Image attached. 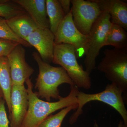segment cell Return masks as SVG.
<instances>
[{
    "label": "cell",
    "mask_w": 127,
    "mask_h": 127,
    "mask_svg": "<svg viewBox=\"0 0 127 127\" xmlns=\"http://www.w3.org/2000/svg\"><path fill=\"white\" fill-rule=\"evenodd\" d=\"M2 98V97H0V99H1V98Z\"/></svg>",
    "instance_id": "cell-27"
},
{
    "label": "cell",
    "mask_w": 127,
    "mask_h": 127,
    "mask_svg": "<svg viewBox=\"0 0 127 127\" xmlns=\"http://www.w3.org/2000/svg\"><path fill=\"white\" fill-rule=\"evenodd\" d=\"M112 23L109 14L102 11L94 23L89 34L86 53L84 61L86 70L91 74L96 68V59L101 48L104 46L107 34Z\"/></svg>",
    "instance_id": "cell-6"
},
{
    "label": "cell",
    "mask_w": 127,
    "mask_h": 127,
    "mask_svg": "<svg viewBox=\"0 0 127 127\" xmlns=\"http://www.w3.org/2000/svg\"><path fill=\"white\" fill-rule=\"evenodd\" d=\"M6 21L14 34L25 41L29 35L38 28L27 13L16 16Z\"/></svg>",
    "instance_id": "cell-14"
},
{
    "label": "cell",
    "mask_w": 127,
    "mask_h": 127,
    "mask_svg": "<svg viewBox=\"0 0 127 127\" xmlns=\"http://www.w3.org/2000/svg\"><path fill=\"white\" fill-rule=\"evenodd\" d=\"M102 11L110 15L111 23L127 30V3L120 0H93Z\"/></svg>",
    "instance_id": "cell-13"
},
{
    "label": "cell",
    "mask_w": 127,
    "mask_h": 127,
    "mask_svg": "<svg viewBox=\"0 0 127 127\" xmlns=\"http://www.w3.org/2000/svg\"><path fill=\"white\" fill-rule=\"evenodd\" d=\"M25 52L23 46L19 44L7 57L12 85H24L34 72V69L26 62Z\"/></svg>",
    "instance_id": "cell-9"
},
{
    "label": "cell",
    "mask_w": 127,
    "mask_h": 127,
    "mask_svg": "<svg viewBox=\"0 0 127 127\" xmlns=\"http://www.w3.org/2000/svg\"><path fill=\"white\" fill-rule=\"evenodd\" d=\"M58 1L66 16L70 11L71 0H58Z\"/></svg>",
    "instance_id": "cell-23"
},
{
    "label": "cell",
    "mask_w": 127,
    "mask_h": 127,
    "mask_svg": "<svg viewBox=\"0 0 127 127\" xmlns=\"http://www.w3.org/2000/svg\"><path fill=\"white\" fill-rule=\"evenodd\" d=\"M28 97V109L21 127H38L44 119L54 112L67 107L77 105L78 88L71 86L70 93L55 102L44 101L33 91V85L30 78L26 81Z\"/></svg>",
    "instance_id": "cell-1"
},
{
    "label": "cell",
    "mask_w": 127,
    "mask_h": 127,
    "mask_svg": "<svg viewBox=\"0 0 127 127\" xmlns=\"http://www.w3.org/2000/svg\"><path fill=\"white\" fill-rule=\"evenodd\" d=\"M45 0L47 14L50 23V29L55 35L65 15L58 0Z\"/></svg>",
    "instance_id": "cell-16"
},
{
    "label": "cell",
    "mask_w": 127,
    "mask_h": 127,
    "mask_svg": "<svg viewBox=\"0 0 127 127\" xmlns=\"http://www.w3.org/2000/svg\"><path fill=\"white\" fill-rule=\"evenodd\" d=\"M52 62L61 66L78 88H91L90 74L78 62L76 50L73 46L67 44H55Z\"/></svg>",
    "instance_id": "cell-3"
},
{
    "label": "cell",
    "mask_w": 127,
    "mask_h": 127,
    "mask_svg": "<svg viewBox=\"0 0 127 127\" xmlns=\"http://www.w3.org/2000/svg\"><path fill=\"white\" fill-rule=\"evenodd\" d=\"M77 105L71 106L62 109L55 115H51L41 123L38 127H61L62 123L67 114L72 110L77 109Z\"/></svg>",
    "instance_id": "cell-18"
},
{
    "label": "cell",
    "mask_w": 127,
    "mask_h": 127,
    "mask_svg": "<svg viewBox=\"0 0 127 127\" xmlns=\"http://www.w3.org/2000/svg\"><path fill=\"white\" fill-rule=\"evenodd\" d=\"M7 1H0V17L6 20L26 13L19 5L8 3Z\"/></svg>",
    "instance_id": "cell-19"
},
{
    "label": "cell",
    "mask_w": 127,
    "mask_h": 127,
    "mask_svg": "<svg viewBox=\"0 0 127 127\" xmlns=\"http://www.w3.org/2000/svg\"><path fill=\"white\" fill-rule=\"evenodd\" d=\"M0 39H7L15 41L25 47H32L27 42L21 39L14 34L7 25L5 19L1 17H0Z\"/></svg>",
    "instance_id": "cell-20"
},
{
    "label": "cell",
    "mask_w": 127,
    "mask_h": 127,
    "mask_svg": "<svg viewBox=\"0 0 127 127\" xmlns=\"http://www.w3.org/2000/svg\"><path fill=\"white\" fill-rule=\"evenodd\" d=\"M111 45L114 48L127 47V33L126 30L118 25L112 24L107 34L104 46Z\"/></svg>",
    "instance_id": "cell-17"
},
{
    "label": "cell",
    "mask_w": 127,
    "mask_h": 127,
    "mask_svg": "<svg viewBox=\"0 0 127 127\" xmlns=\"http://www.w3.org/2000/svg\"><path fill=\"white\" fill-rule=\"evenodd\" d=\"M104 57L97 67L107 79L123 91H127V47L106 49Z\"/></svg>",
    "instance_id": "cell-5"
},
{
    "label": "cell",
    "mask_w": 127,
    "mask_h": 127,
    "mask_svg": "<svg viewBox=\"0 0 127 127\" xmlns=\"http://www.w3.org/2000/svg\"><path fill=\"white\" fill-rule=\"evenodd\" d=\"M11 102V127H21L28 107L27 92L25 85H12Z\"/></svg>",
    "instance_id": "cell-11"
},
{
    "label": "cell",
    "mask_w": 127,
    "mask_h": 127,
    "mask_svg": "<svg viewBox=\"0 0 127 127\" xmlns=\"http://www.w3.org/2000/svg\"><path fill=\"white\" fill-rule=\"evenodd\" d=\"M123 91L115 84H108L104 91L94 94H88L81 91L77 95L78 108L76 111L71 116L69 123L73 124L83 113L82 108L88 103L93 101L101 102L112 107L122 118L124 123L127 124V110L123 98Z\"/></svg>",
    "instance_id": "cell-4"
},
{
    "label": "cell",
    "mask_w": 127,
    "mask_h": 127,
    "mask_svg": "<svg viewBox=\"0 0 127 127\" xmlns=\"http://www.w3.org/2000/svg\"><path fill=\"white\" fill-rule=\"evenodd\" d=\"M33 58L38 65L39 74L36 79L35 88L38 97L50 102L51 98L59 100L62 98L58 87L63 84L75 86L66 72L62 67H56L43 61L38 53H32Z\"/></svg>",
    "instance_id": "cell-2"
},
{
    "label": "cell",
    "mask_w": 127,
    "mask_h": 127,
    "mask_svg": "<svg viewBox=\"0 0 127 127\" xmlns=\"http://www.w3.org/2000/svg\"><path fill=\"white\" fill-rule=\"evenodd\" d=\"M122 127H127V124H124L123 123V124Z\"/></svg>",
    "instance_id": "cell-26"
},
{
    "label": "cell",
    "mask_w": 127,
    "mask_h": 127,
    "mask_svg": "<svg viewBox=\"0 0 127 127\" xmlns=\"http://www.w3.org/2000/svg\"><path fill=\"white\" fill-rule=\"evenodd\" d=\"M12 83L10 65L7 57H0V88L7 104L10 117L11 112V95Z\"/></svg>",
    "instance_id": "cell-15"
},
{
    "label": "cell",
    "mask_w": 127,
    "mask_h": 127,
    "mask_svg": "<svg viewBox=\"0 0 127 127\" xmlns=\"http://www.w3.org/2000/svg\"><path fill=\"white\" fill-rule=\"evenodd\" d=\"M12 1L27 12L38 28L50 29L45 0H14Z\"/></svg>",
    "instance_id": "cell-12"
},
{
    "label": "cell",
    "mask_w": 127,
    "mask_h": 127,
    "mask_svg": "<svg viewBox=\"0 0 127 127\" xmlns=\"http://www.w3.org/2000/svg\"><path fill=\"white\" fill-rule=\"evenodd\" d=\"M71 2L73 23L82 34L88 35L94 23L102 11L93 0H71Z\"/></svg>",
    "instance_id": "cell-8"
},
{
    "label": "cell",
    "mask_w": 127,
    "mask_h": 127,
    "mask_svg": "<svg viewBox=\"0 0 127 127\" xmlns=\"http://www.w3.org/2000/svg\"><path fill=\"white\" fill-rule=\"evenodd\" d=\"M20 43L7 39H0V57H7Z\"/></svg>",
    "instance_id": "cell-21"
},
{
    "label": "cell",
    "mask_w": 127,
    "mask_h": 127,
    "mask_svg": "<svg viewBox=\"0 0 127 127\" xmlns=\"http://www.w3.org/2000/svg\"><path fill=\"white\" fill-rule=\"evenodd\" d=\"M55 38V35L49 28H37L25 41L36 49L43 61L48 63L52 62L53 59Z\"/></svg>",
    "instance_id": "cell-10"
},
{
    "label": "cell",
    "mask_w": 127,
    "mask_h": 127,
    "mask_svg": "<svg viewBox=\"0 0 127 127\" xmlns=\"http://www.w3.org/2000/svg\"><path fill=\"white\" fill-rule=\"evenodd\" d=\"M0 97L3 98V94H2V91L0 88Z\"/></svg>",
    "instance_id": "cell-25"
},
{
    "label": "cell",
    "mask_w": 127,
    "mask_h": 127,
    "mask_svg": "<svg viewBox=\"0 0 127 127\" xmlns=\"http://www.w3.org/2000/svg\"><path fill=\"white\" fill-rule=\"evenodd\" d=\"M5 100H0V127H9V120L5 107Z\"/></svg>",
    "instance_id": "cell-22"
},
{
    "label": "cell",
    "mask_w": 127,
    "mask_h": 127,
    "mask_svg": "<svg viewBox=\"0 0 127 127\" xmlns=\"http://www.w3.org/2000/svg\"><path fill=\"white\" fill-rule=\"evenodd\" d=\"M55 44H67L75 48L77 58L86 53L88 35L82 34L75 26L71 11L65 16L55 34Z\"/></svg>",
    "instance_id": "cell-7"
},
{
    "label": "cell",
    "mask_w": 127,
    "mask_h": 127,
    "mask_svg": "<svg viewBox=\"0 0 127 127\" xmlns=\"http://www.w3.org/2000/svg\"><path fill=\"white\" fill-rule=\"evenodd\" d=\"M123 124V122L122 120H120L117 127H122ZM94 126V127H98V125L95 121Z\"/></svg>",
    "instance_id": "cell-24"
}]
</instances>
